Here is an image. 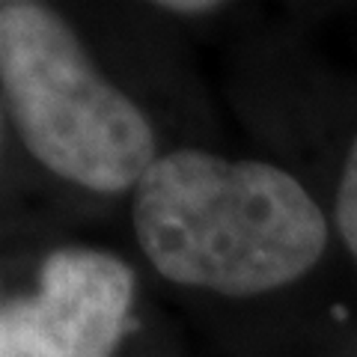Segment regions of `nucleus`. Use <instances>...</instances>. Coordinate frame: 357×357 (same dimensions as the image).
Returning a JSON list of instances; mask_svg holds the SVG:
<instances>
[{"mask_svg":"<svg viewBox=\"0 0 357 357\" xmlns=\"http://www.w3.org/2000/svg\"><path fill=\"white\" fill-rule=\"evenodd\" d=\"M134 232L155 271L218 295H262L321 259L328 223L295 176L199 149L155 158L134 194Z\"/></svg>","mask_w":357,"mask_h":357,"instance_id":"1","label":"nucleus"},{"mask_svg":"<svg viewBox=\"0 0 357 357\" xmlns=\"http://www.w3.org/2000/svg\"><path fill=\"white\" fill-rule=\"evenodd\" d=\"M0 81L27 149L89 191H126L155 164L152 126L36 3L0 9Z\"/></svg>","mask_w":357,"mask_h":357,"instance_id":"2","label":"nucleus"},{"mask_svg":"<svg viewBox=\"0 0 357 357\" xmlns=\"http://www.w3.org/2000/svg\"><path fill=\"white\" fill-rule=\"evenodd\" d=\"M134 277L102 250H57L39 289L0 307V357H110L128 325Z\"/></svg>","mask_w":357,"mask_h":357,"instance_id":"3","label":"nucleus"},{"mask_svg":"<svg viewBox=\"0 0 357 357\" xmlns=\"http://www.w3.org/2000/svg\"><path fill=\"white\" fill-rule=\"evenodd\" d=\"M337 227L357 259V137L351 143L349 155H345L342 173H340V188H337Z\"/></svg>","mask_w":357,"mask_h":357,"instance_id":"4","label":"nucleus"},{"mask_svg":"<svg viewBox=\"0 0 357 357\" xmlns=\"http://www.w3.org/2000/svg\"><path fill=\"white\" fill-rule=\"evenodd\" d=\"M164 9H173V13H208L215 9V3H161Z\"/></svg>","mask_w":357,"mask_h":357,"instance_id":"5","label":"nucleus"}]
</instances>
